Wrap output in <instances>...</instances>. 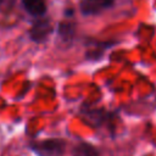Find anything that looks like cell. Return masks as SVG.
<instances>
[{"instance_id":"cell-7","label":"cell","mask_w":156,"mask_h":156,"mask_svg":"<svg viewBox=\"0 0 156 156\" xmlns=\"http://www.w3.org/2000/svg\"><path fill=\"white\" fill-rule=\"evenodd\" d=\"M21 4L24 11L32 17L38 18L46 15L48 6L45 0H21Z\"/></svg>"},{"instance_id":"cell-6","label":"cell","mask_w":156,"mask_h":156,"mask_svg":"<svg viewBox=\"0 0 156 156\" xmlns=\"http://www.w3.org/2000/svg\"><path fill=\"white\" fill-rule=\"evenodd\" d=\"M116 43L113 41H105V40H88V50L85 52V57L89 60H100L104 55V52L113 46Z\"/></svg>"},{"instance_id":"cell-9","label":"cell","mask_w":156,"mask_h":156,"mask_svg":"<svg viewBox=\"0 0 156 156\" xmlns=\"http://www.w3.org/2000/svg\"><path fill=\"white\" fill-rule=\"evenodd\" d=\"M16 5V0H0V12L9 13L13 10Z\"/></svg>"},{"instance_id":"cell-8","label":"cell","mask_w":156,"mask_h":156,"mask_svg":"<svg viewBox=\"0 0 156 156\" xmlns=\"http://www.w3.org/2000/svg\"><path fill=\"white\" fill-rule=\"evenodd\" d=\"M72 156H99V151L94 145L87 141H80L74 146Z\"/></svg>"},{"instance_id":"cell-2","label":"cell","mask_w":156,"mask_h":156,"mask_svg":"<svg viewBox=\"0 0 156 156\" xmlns=\"http://www.w3.org/2000/svg\"><path fill=\"white\" fill-rule=\"evenodd\" d=\"M52 32H54V26L51 23V20L45 15L33 21L28 30V35L32 41L37 44H41L48 40V38L52 34Z\"/></svg>"},{"instance_id":"cell-5","label":"cell","mask_w":156,"mask_h":156,"mask_svg":"<svg viewBox=\"0 0 156 156\" xmlns=\"http://www.w3.org/2000/svg\"><path fill=\"white\" fill-rule=\"evenodd\" d=\"M56 34L63 45H71L77 35V23L69 18L60 21L56 27Z\"/></svg>"},{"instance_id":"cell-4","label":"cell","mask_w":156,"mask_h":156,"mask_svg":"<svg viewBox=\"0 0 156 156\" xmlns=\"http://www.w3.org/2000/svg\"><path fill=\"white\" fill-rule=\"evenodd\" d=\"M116 0H80L78 4L79 11L83 16H96L111 9Z\"/></svg>"},{"instance_id":"cell-3","label":"cell","mask_w":156,"mask_h":156,"mask_svg":"<svg viewBox=\"0 0 156 156\" xmlns=\"http://www.w3.org/2000/svg\"><path fill=\"white\" fill-rule=\"evenodd\" d=\"M82 118L93 127L99 128L106 124H111L113 119V113L104 108H82Z\"/></svg>"},{"instance_id":"cell-1","label":"cell","mask_w":156,"mask_h":156,"mask_svg":"<svg viewBox=\"0 0 156 156\" xmlns=\"http://www.w3.org/2000/svg\"><path fill=\"white\" fill-rule=\"evenodd\" d=\"M30 149L38 156H63L66 141L62 139H44L32 141Z\"/></svg>"}]
</instances>
